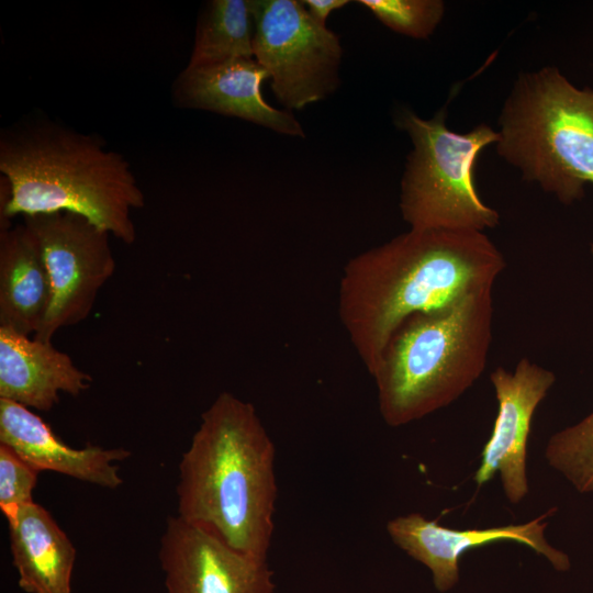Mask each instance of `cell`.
Instances as JSON below:
<instances>
[{"label":"cell","mask_w":593,"mask_h":593,"mask_svg":"<svg viewBox=\"0 0 593 593\" xmlns=\"http://www.w3.org/2000/svg\"><path fill=\"white\" fill-rule=\"evenodd\" d=\"M383 25L399 34L427 40L445 14L441 0H359Z\"/></svg>","instance_id":"19"},{"label":"cell","mask_w":593,"mask_h":593,"mask_svg":"<svg viewBox=\"0 0 593 593\" xmlns=\"http://www.w3.org/2000/svg\"><path fill=\"white\" fill-rule=\"evenodd\" d=\"M302 2L312 18L322 25H326L331 12L349 3L347 0H302Z\"/></svg>","instance_id":"21"},{"label":"cell","mask_w":593,"mask_h":593,"mask_svg":"<svg viewBox=\"0 0 593 593\" xmlns=\"http://www.w3.org/2000/svg\"><path fill=\"white\" fill-rule=\"evenodd\" d=\"M23 223L41 245L53 291L46 321L33 337L51 342L63 327L87 318L99 291L113 276L111 234L65 211L25 215Z\"/></svg>","instance_id":"8"},{"label":"cell","mask_w":593,"mask_h":593,"mask_svg":"<svg viewBox=\"0 0 593 593\" xmlns=\"http://www.w3.org/2000/svg\"><path fill=\"white\" fill-rule=\"evenodd\" d=\"M5 518L20 589L26 593H71L76 548L51 513L32 502Z\"/></svg>","instance_id":"16"},{"label":"cell","mask_w":593,"mask_h":593,"mask_svg":"<svg viewBox=\"0 0 593 593\" xmlns=\"http://www.w3.org/2000/svg\"><path fill=\"white\" fill-rule=\"evenodd\" d=\"M490 381L497 411L473 480L481 488L499 473L506 500L518 504L529 491L527 446L532 421L555 384L556 376L528 358H522L512 371L504 367L494 369Z\"/></svg>","instance_id":"9"},{"label":"cell","mask_w":593,"mask_h":593,"mask_svg":"<svg viewBox=\"0 0 593 593\" xmlns=\"http://www.w3.org/2000/svg\"><path fill=\"white\" fill-rule=\"evenodd\" d=\"M248 0H212L200 14L188 67L254 57Z\"/></svg>","instance_id":"17"},{"label":"cell","mask_w":593,"mask_h":593,"mask_svg":"<svg viewBox=\"0 0 593 593\" xmlns=\"http://www.w3.org/2000/svg\"><path fill=\"white\" fill-rule=\"evenodd\" d=\"M446 107L430 119L407 108L394 123L412 141L401 179L400 211L413 230L484 232L500 214L480 198L474 169L480 153L496 144L497 131L481 123L466 133L449 130Z\"/></svg>","instance_id":"6"},{"label":"cell","mask_w":593,"mask_h":593,"mask_svg":"<svg viewBox=\"0 0 593 593\" xmlns=\"http://www.w3.org/2000/svg\"><path fill=\"white\" fill-rule=\"evenodd\" d=\"M0 444L40 472L49 470L107 489L123 483L115 462L131 455L124 448L70 447L29 407L5 399H0Z\"/></svg>","instance_id":"13"},{"label":"cell","mask_w":593,"mask_h":593,"mask_svg":"<svg viewBox=\"0 0 593 593\" xmlns=\"http://www.w3.org/2000/svg\"><path fill=\"white\" fill-rule=\"evenodd\" d=\"M496 152L560 202L593 184V89H579L556 66L518 74L499 115Z\"/></svg>","instance_id":"5"},{"label":"cell","mask_w":593,"mask_h":593,"mask_svg":"<svg viewBox=\"0 0 593 593\" xmlns=\"http://www.w3.org/2000/svg\"><path fill=\"white\" fill-rule=\"evenodd\" d=\"M591 253H592V256H593V244H592V246H591Z\"/></svg>","instance_id":"22"},{"label":"cell","mask_w":593,"mask_h":593,"mask_svg":"<svg viewBox=\"0 0 593 593\" xmlns=\"http://www.w3.org/2000/svg\"><path fill=\"white\" fill-rule=\"evenodd\" d=\"M275 459L254 405L220 393L181 456L177 516L237 551L267 559L278 495Z\"/></svg>","instance_id":"3"},{"label":"cell","mask_w":593,"mask_h":593,"mask_svg":"<svg viewBox=\"0 0 593 593\" xmlns=\"http://www.w3.org/2000/svg\"><path fill=\"white\" fill-rule=\"evenodd\" d=\"M254 58L268 71L277 100L301 110L340 85L338 36L316 22L299 0H248Z\"/></svg>","instance_id":"7"},{"label":"cell","mask_w":593,"mask_h":593,"mask_svg":"<svg viewBox=\"0 0 593 593\" xmlns=\"http://www.w3.org/2000/svg\"><path fill=\"white\" fill-rule=\"evenodd\" d=\"M267 78L268 71L254 57L186 66L174 82L172 97L180 108L211 111L283 135L305 137L303 126L292 112L278 110L265 100L261 86Z\"/></svg>","instance_id":"12"},{"label":"cell","mask_w":593,"mask_h":593,"mask_svg":"<svg viewBox=\"0 0 593 593\" xmlns=\"http://www.w3.org/2000/svg\"><path fill=\"white\" fill-rule=\"evenodd\" d=\"M40 471L9 446L0 444V510L4 517L33 501Z\"/></svg>","instance_id":"20"},{"label":"cell","mask_w":593,"mask_h":593,"mask_svg":"<svg viewBox=\"0 0 593 593\" xmlns=\"http://www.w3.org/2000/svg\"><path fill=\"white\" fill-rule=\"evenodd\" d=\"M0 224L53 212L82 215L125 244L145 195L127 159L100 136L46 118L24 119L0 134Z\"/></svg>","instance_id":"2"},{"label":"cell","mask_w":593,"mask_h":593,"mask_svg":"<svg viewBox=\"0 0 593 593\" xmlns=\"http://www.w3.org/2000/svg\"><path fill=\"white\" fill-rule=\"evenodd\" d=\"M159 563L167 593H273L266 558L237 551L179 516L167 519Z\"/></svg>","instance_id":"10"},{"label":"cell","mask_w":593,"mask_h":593,"mask_svg":"<svg viewBox=\"0 0 593 593\" xmlns=\"http://www.w3.org/2000/svg\"><path fill=\"white\" fill-rule=\"evenodd\" d=\"M493 288L409 317L371 376L382 419L399 427L450 405L483 373L493 338Z\"/></svg>","instance_id":"4"},{"label":"cell","mask_w":593,"mask_h":593,"mask_svg":"<svg viewBox=\"0 0 593 593\" xmlns=\"http://www.w3.org/2000/svg\"><path fill=\"white\" fill-rule=\"evenodd\" d=\"M91 381L52 342L0 327V399L47 412L60 393L79 395Z\"/></svg>","instance_id":"14"},{"label":"cell","mask_w":593,"mask_h":593,"mask_svg":"<svg viewBox=\"0 0 593 593\" xmlns=\"http://www.w3.org/2000/svg\"><path fill=\"white\" fill-rule=\"evenodd\" d=\"M553 512L550 510L523 524L467 529L449 528L421 513H410L391 518L385 528L396 547L430 571L435 589L444 593L459 581V559L463 552L499 541L527 546L545 557L555 570L568 571L569 556L550 545L545 535L546 517Z\"/></svg>","instance_id":"11"},{"label":"cell","mask_w":593,"mask_h":593,"mask_svg":"<svg viewBox=\"0 0 593 593\" xmlns=\"http://www.w3.org/2000/svg\"><path fill=\"white\" fill-rule=\"evenodd\" d=\"M544 455L579 493H593V412L551 435Z\"/></svg>","instance_id":"18"},{"label":"cell","mask_w":593,"mask_h":593,"mask_svg":"<svg viewBox=\"0 0 593 593\" xmlns=\"http://www.w3.org/2000/svg\"><path fill=\"white\" fill-rule=\"evenodd\" d=\"M53 299L41 245L24 224L0 231V327L31 336L43 326Z\"/></svg>","instance_id":"15"},{"label":"cell","mask_w":593,"mask_h":593,"mask_svg":"<svg viewBox=\"0 0 593 593\" xmlns=\"http://www.w3.org/2000/svg\"><path fill=\"white\" fill-rule=\"evenodd\" d=\"M505 268L477 231L413 230L350 258L338 286V315L370 376L411 316L493 288Z\"/></svg>","instance_id":"1"}]
</instances>
